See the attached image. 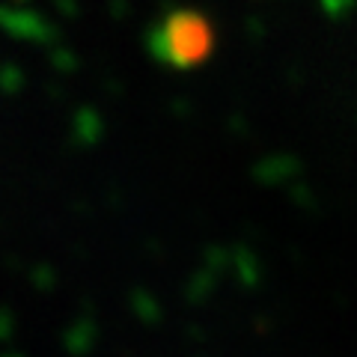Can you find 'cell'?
<instances>
[{"label": "cell", "mask_w": 357, "mask_h": 357, "mask_svg": "<svg viewBox=\"0 0 357 357\" xmlns=\"http://www.w3.org/2000/svg\"><path fill=\"white\" fill-rule=\"evenodd\" d=\"M211 48V33L203 21L197 18H173L164 27V42H161V54L170 66L188 69L197 66L199 60L208 54Z\"/></svg>", "instance_id": "6da1fadb"}]
</instances>
